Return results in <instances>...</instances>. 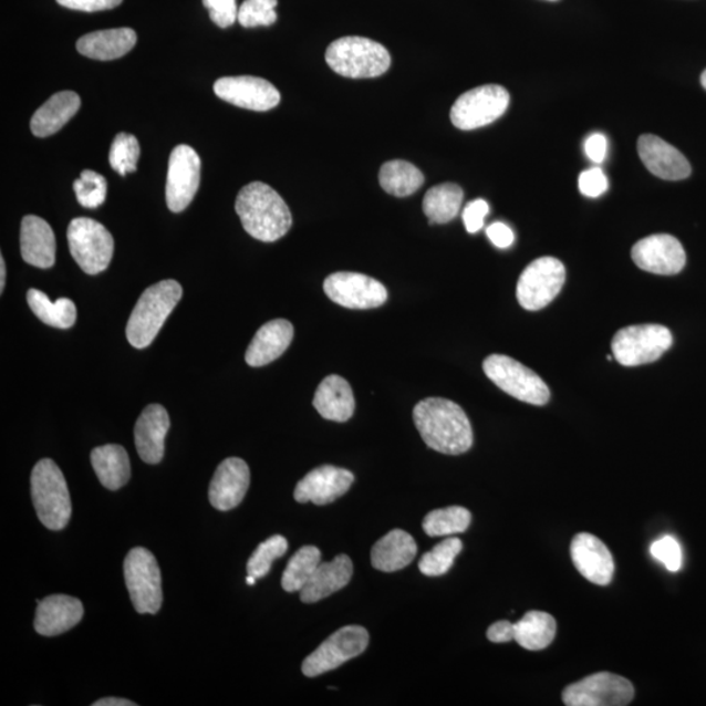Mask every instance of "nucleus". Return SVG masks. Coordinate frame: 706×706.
Masks as SVG:
<instances>
[{"label":"nucleus","mask_w":706,"mask_h":706,"mask_svg":"<svg viewBox=\"0 0 706 706\" xmlns=\"http://www.w3.org/2000/svg\"><path fill=\"white\" fill-rule=\"evenodd\" d=\"M571 557L583 578L595 585L606 586L614 578L615 561L608 546L589 532L573 538Z\"/></svg>","instance_id":"6ab92c4d"},{"label":"nucleus","mask_w":706,"mask_h":706,"mask_svg":"<svg viewBox=\"0 0 706 706\" xmlns=\"http://www.w3.org/2000/svg\"><path fill=\"white\" fill-rule=\"evenodd\" d=\"M204 4L210 11L214 23L220 28H229L239 20L237 0H204Z\"/></svg>","instance_id":"c03bdc74"},{"label":"nucleus","mask_w":706,"mask_h":706,"mask_svg":"<svg viewBox=\"0 0 706 706\" xmlns=\"http://www.w3.org/2000/svg\"><path fill=\"white\" fill-rule=\"evenodd\" d=\"M652 557L664 564L669 572H679L683 564L682 547L674 537L665 536L651 547Z\"/></svg>","instance_id":"37998d69"},{"label":"nucleus","mask_w":706,"mask_h":706,"mask_svg":"<svg viewBox=\"0 0 706 706\" xmlns=\"http://www.w3.org/2000/svg\"><path fill=\"white\" fill-rule=\"evenodd\" d=\"M200 157L196 149L179 144L172 150L165 198L172 212H183L191 204L200 184Z\"/></svg>","instance_id":"4468645a"},{"label":"nucleus","mask_w":706,"mask_h":706,"mask_svg":"<svg viewBox=\"0 0 706 706\" xmlns=\"http://www.w3.org/2000/svg\"><path fill=\"white\" fill-rule=\"evenodd\" d=\"M609 142L606 136L600 133L590 135L585 142V154L589 160L601 164L608 157Z\"/></svg>","instance_id":"09e8293b"},{"label":"nucleus","mask_w":706,"mask_h":706,"mask_svg":"<svg viewBox=\"0 0 706 706\" xmlns=\"http://www.w3.org/2000/svg\"><path fill=\"white\" fill-rule=\"evenodd\" d=\"M68 240L72 258L90 276L110 268L114 251L113 236L101 222L76 218L70 222Z\"/></svg>","instance_id":"6e6552de"},{"label":"nucleus","mask_w":706,"mask_h":706,"mask_svg":"<svg viewBox=\"0 0 706 706\" xmlns=\"http://www.w3.org/2000/svg\"><path fill=\"white\" fill-rule=\"evenodd\" d=\"M417 553L415 539L403 530H393L373 546L372 565L381 572L392 573L413 563Z\"/></svg>","instance_id":"c756f323"},{"label":"nucleus","mask_w":706,"mask_h":706,"mask_svg":"<svg viewBox=\"0 0 706 706\" xmlns=\"http://www.w3.org/2000/svg\"><path fill=\"white\" fill-rule=\"evenodd\" d=\"M367 644H370V633L363 626H343L307 657L302 664V674L308 678H315V676L333 672L345 662L363 654Z\"/></svg>","instance_id":"f8f14e48"},{"label":"nucleus","mask_w":706,"mask_h":706,"mask_svg":"<svg viewBox=\"0 0 706 706\" xmlns=\"http://www.w3.org/2000/svg\"><path fill=\"white\" fill-rule=\"evenodd\" d=\"M464 201V190L456 184H442L425 194L423 211L430 225H446L457 218Z\"/></svg>","instance_id":"473e14b6"},{"label":"nucleus","mask_w":706,"mask_h":706,"mask_svg":"<svg viewBox=\"0 0 706 706\" xmlns=\"http://www.w3.org/2000/svg\"><path fill=\"white\" fill-rule=\"evenodd\" d=\"M353 574L352 560L347 554H338L330 563H321L311 580L300 590L301 601L315 603L347 586Z\"/></svg>","instance_id":"a878e982"},{"label":"nucleus","mask_w":706,"mask_h":706,"mask_svg":"<svg viewBox=\"0 0 706 706\" xmlns=\"http://www.w3.org/2000/svg\"><path fill=\"white\" fill-rule=\"evenodd\" d=\"M250 486L249 466L241 458H227L216 468L210 491L211 506L220 511L239 507Z\"/></svg>","instance_id":"412c9836"},{"label":"nucleus","mask_w":706,"mask_h":706,"mask_svg":"<svg viewBox=\"0 0 706 706\" xmlns=\"http://www.w3.org/2000/svg\"><path fill=\"white\" fill-rule=\"evenodd\" d=\"M169 427V415L163 406L149 405L144 408L134 430L136 450L144 463H162Z\"/></svg>","instance_id":"5701e85b"},{"label":"nucleus","mask_w":706,"mask_h":706,"mask_svg":"<svg viewBox=\"0 0 706 706\" xmlns=\"http://www.w3.org/2000/svg\"><path fill=\"white\" fill-rule=\"evenodd\" d=\"M551 2H552V0H551Z\"/></svg>","instance_id":"4d7b16f0"},{"label":"nucleus","mask_w":706,"mask_h":706,"mask_svg":"<svg viewBox=\"0 0 706 706\" xmlns=\"http://www.w3.org/2000/svg\"><path fill=\"white\" fill-rule=\"evenodd\" d=\"M91 463L101 485L111 491H117L127 485L132 477V466L124 446L115 444L98 446L92 450Z\"/></svg>","instance_id":"7c9ffc66"},{"label":"nucleus","mask_w":706,"mask_h":706,"mask_svg":"<svg viewBox=\"0 0 706 706\" xmlns=\"http://www.w3.org/2000/svg\"><path fill=\"white\" fill-rule=\"evenodd\" d=\"M20 249L28 264L39 269L53 268L56 245L53 229L48 221L39 216H25L21 221Z\"/></svg>","instance_id":"b1692460"},{"label":"nucleus","mask_w":706,"mask_h":706,"mask_svg":"<svg viewBox=\"0 0 706 706\" xmlns=\"http://www.w3.org/2000/svg\"><path fill=\"white\" fill-rule=\"evenodd\" d=\"M565 283V268L559 259L542 257L523 270L517 283V300L526 311L537 312L557 299Z\"/></svg>","instance_id":"9b49d317"},{"label":"nucleus","mask_w":706,"mask_h":706,"mask_svg":"<svg viewBox=\"0 0 706 706\" xmlns=\"http://www.w3.org/2000/svg\"><path fill=\"white\" fill-rule=\"evenodd\" d=\"M557 636V621L543 611H530L515 624V640L526 651H543Z\"/></svg>","instance_id":"2f4dec72"},{"label":"nucleus","mask_w":706,"mask_h":706,"mask_svg":"<svg viewBox=\"0 0 706 706\" xmlns=\"http://www.w3.org/2000/svg\"><path fill=\"white\" fill-rule=\"evenodd\" d=\"M489 212V206L485 199L470 201L465 207L463 218L468 233H477L485 226L486 216Z\"/></svg>","instance_id":"49530a36"},{"label":"nucleus","mask_w":706,"mask_h":706,"mask_svg":"<svg viewBox=\"0 0 706 706\" xmlns=\"http://www.w3.org/2000/svg\"><path fill=\"white\" fill-rule=\"evenodd\" d=\"M31 492L41 523L53 531L66 528L72 513L71 497L66 479L54 460L41 459L34 466Z\"/></svg>","instance_id":"20e7f679"},{"label":"nucleus","mask_w":706,"mask_h":706,"mask_svg":"<svg viewBox=\"0 0 706 706\" xmlns=\"http://www.w3.org/2000/svg\"><path fill=\"white\" fill-rule=\"evenodd\" d=\"M294 330L292 323L287 320H273L257 331L251 341L245 360L250 366H264L283 355L290 347Z\"/></svg>","instance_id":"393cba45"},{"label":"nucleus","mask_w":706,"mask_h":706,"mask_svg":"<svg viewBox=\"0 0 706 706\" xmlns=\"http://www.w3.org/2000/svg\"><path fill=\"white\" fill-rule=\"evenodd\" d=\"M353 480L355 477L345 468L329 465L316 467L298 482L294 500L328 506L347 494Z\"/></svg>","instance_id":"a211bd4d"},{"label":"nucleus","mask_w":706,"mask_h":706,"mask_svg":"<svg viewBox=\"0 0 706 706\" xmlns=\"http://www.w3.org/2000/svg\"><path fill=\"white\" fill-rule=\"evenodd\" d=\"M183 293V287L176 280H163L147 288L129 315L126 329L129 344L135 349L148 347L175 311Z\"/></svg>","instance_id":"7ed1b4c3"},{"label":"nucleus","mask_w":706,"mask_h":706,"mask_svg":"<svg viewBox=\"0 0 706 706\" xmlns=\"http://www.w3.org/2000/svg\"><path fill=\"white\" fill-rule=\"evenodd\" d=\"M313 406L323 419L344 423L355 413V398L347 381L336 374L323 380L316 388Z\"/></svg>","instance_id":"bb28decb"},{"label":"nucleus","mask_w":706,"mask_h":706,"mask_svg":"<svg viewBox=\"0 0 706 706\" xmlns=\"http://www.w3.org/2000/svg\"><path fill=\"white\" fill-rule=\"evenodd\" d=\"M136 33L129 28L106 29L83 35L76 42L77 52L96 61H114L132 52Z\"/></svg>","instance_id":"cd10ccee"},{"label":"nucleus","mask_w":706,"mask_h":706,"mask_svg":"<svg viewBox=\"0 0 706 706\" xmlns=\"http://www.w3.org/2000/svg\"><path fill=\"white\" fill-rule=\"evenodd\" d=\"M82 101L72 91L58 92L33 114L31 129L38 138L54 135L69 124L81 107Z\"/></svg>","instance_id":"c85d7f7f"},{"label":"nucleus","mask_w":706,"mask_h":706,"mask_svg":"<svg viewBox=\"0 0 706 706\" xmlns=\"http://www.w3.org/2000/svg\"><path fill=\"white\" fill-rule=\"evenodd\" d=\"M378 178L382 189L398 198L413 196L424 184L422 170L403 160L387 162L382 165Z\"/></svg>","instance_id":"72a5a7b5"},{"label":"nucleus","mask_w":706,"mask_h":706,"mask_svg":"<svg viewBox=\"0 0 706 706\" xmlns=\"http://www.w3.org/2000/svg\"><path fill=\"white\" fill-rule=\"evenodd\" d=\"M702 84L704 89L706 90V70L703 72V75H702Z\"/></svg>","instance_id":"6e6d98bb"},{"label":"nucleus","mask_w":706,"mask_h":706,"mask_svg":"<svg viewBox=\"0 0 706 706\" xmlns=\"http://www.w3.org/2000/svg\"><path fill=\"white\" fill-rule=\"evenodd\" d=\"M414 422L430 449L449 456L471 449V423L457 403L445 398L424 399L414 408Z\"/></svg>","instance_id":"f257e3e1"},{"label":"nucleus","mask_w":706,"mask_h":706,"mask_svg":"<svg viewBox=\"0 0 706 706\" xmlns=\"http://www.w3.org/2000/svg\"><path fill=\"white\" fill-rule=\"evenodd\" d=\"M79 205L85 208H97L104 204L107 193L105 177L93 170H83L81 178L74 183Z\"/></svg>","instance_id":"a19ab883"},{"label":"nucleus","mask_w":706,"mask_h":706,"mask_svg":"<svg viewBox=\"0 0 706 706\" xmlns=\"http://www.w3.org/2000/svg\"><path fill=\"white\" fill-rule=\"evenodd\" d=\"M278 0H245L239 10L243 28L270 27L278 20Z\"/></svg>","instance_id":"79ce46f5"},{"label":"nucleus","mask_w":706,"mask_h":706,"mask_svg":"<svg viewBox=\"0 0 706 706\" xmlns=\"http://www.w3.org/2000/svg\"><path fill=\"white\" fill-rule=\"evenodd\" d=\"M56 2L70 10L98 12L115 9L122 0H56Z\"/></svg>","instance_id":"de8ad7c7"},{"label":"nucleus","mask_w":706,"mask_h":706,"mask_svg":"<svg viewBox=\"0 0 706 706\" xmlns=\"http://www.w3.org/2000/svg\"><path fill=\"white\" fill-rule=\"evenodd\" d=\"M672 345L673 335L667 328L636 325L619 330L611 349L619 364L638 366L657 362Z\"/></svg>","instance_id":"1a4fd4ad"},{"label":"nucleus","mask_w":706,"mask_h":706,"mask_svg":"<svg viewBox=\"0 0 706 706\" xmlns=\"http://www.w3.org/2000/svg\"><path fill=\"white\" fill-rule=\"evenodd\" d=\"M635 697L629 679L611 673H596L563 691L568 706H624Z\"/></svg>","instance_id":"ddd939ff"},{"label":"nucleus","mask_w":706,"mask_h":706,"mask_svg":"<svg viewBox=\"0 0 706 706\" xmlns=\"http://www.w3.org/2000/svg\"><path fill=\"white\" fill-rule=\"evenodd\" d=\"M488 239L499 249H508L515 242V233L503 222H494L487 228Z\"/></svg>","instance_id":"8fccbe9b"},{"label":"nucleus","mask_w":706,"mask_h":706,"mask_svg":"<svg viewBox=\"0 0 706 706\" xmlns=\"http://www.w3.org/2000/svg\"><path fill=\"white\" fill-rule=\"evenodd\" d=\"M326 62L336 74L366 79L384 75L391 68L392 56L381 43L350 35L331 43L326 50Z\"/></svg>","instance_id":"39448f33"},{"label":"nucleus","mask_w":706,"mask_h":706,"mask_svg":"<svg viewBox=\"0 0 706 706\" xmlns=\"http://www.w3.org/2000/svg\"><path fill=\"white\" fill-rule=\"evenodd\" d=\"M321 564V551L314 546H304L288 561L282 586L288 593L300 592Z\"/></svg>","instance_id":"c9c22d12"},{"label":"nucleus","mask_w":706,"mask_h":706,"mask_svg":"<svg viewBox=\"0 0 706 706\" xmlns=\"http://www.w3.org/2000/svg\"><path fill=\"white\" fill-rule=\"evenodd\" d=\"M509 93L503 86L488 84L464 93L450 111L451 124L464 132L494 124L507 112Z\"/></svg>","instance_id":"9d476101"},{"label":"nucleus","mask_w":706,"mask_h":706,"mask_svg":"<svg viewBox=\"0 0 706 706\" xmlns=\"http://www.w3.org/2000/svg\"><path fill=\"white\" fill-rule=\"evenodd\" d=\"M463 540L459 538H448L434 547V550L423 554L419 561V569L428 578H438L450 571L454 560L463 551Z\"/></svg>","instance_id":"4c0bfd02"},{"label":"nucleus","mask_w":706,"mask_h":706,"mask_svg":"<svg viewBox=\"0 0 706 706\" xmlns=\"http://www.w3.org/2000/svg\"><path fill=\"white\" fill-rule=\"evenodd\" d=\"M482 371L502 392L529 405L544 406L551 398L549 386L517 360L506 355H491L482 363Z\"/></svg>","instance_id":"423d86ee"},{"label":"nucleus","mask_w":706,"mask_h":706,"mask_svg":"<svg viewBox=\"0 0 706 706\" xmlns=\"http://www.w3.org/2000/svg\"><path fill=\"white\" fill-rule=\"evenodd\" d=\"M136 704L126 698L120 697H105L100 698L96 703H93L92 706H135Z\"/></svg>","instance_id":"603ef678"},{"label":"nucleus","mask_w":706,"mask_h":706,"mask_svg":"<svg viewBox=\"0 0 706 706\" xmlns=\"http://www.w3.org/2000/svg\"><path fill=\"white\" fill-rule=\"evenodd\" d=\"M34 630L41 636L54 637L74 629L82 622L83 603L77 598L54 594L38 601Z\"/></svg>","instance_id":"4be33fe9"},{"label":"nucleus","mask_w":706,"mask_h":706,"mask_svg":"<svg viewBox=\"0 0 706 706\" xmlns=\"http://www.w3.org/2000/svg\"><path fill=\"white\" fill-rule=\"evenodd\" d=\"M236 212L243 229L259 241H278L292 227V215L284 199L263 183L242 187L236 199Z\"/></svg>","instance_id":"f03ea898"},{"label":"nucleus","mask_w":706,"mask_h":706,"mask_svg":"<svg viewBox=\"0 0 706 706\" xmlns=\"http://www.w3.org/2000/svg\"><path fill=\"white\" fill-rule=\"evenodd\" d=\"M637 268L657 276H676L686 266L687 256L679 240L669 235H653L632 249Z\"/></svg>","instance_id":"f3484780"},{"label":"nucleus","mask_w":706,"mask_h":706,"mask_svg":"<svg viewBox=\"0 0 706 706\" xmlns=\"http://www.w3.org/2000/svg\"><path fill=\"white\" fill-rule=\"evenodd\" d=\"M287 550L288 542L282 536H273L264 540L248 561V574L257 580L263 579L270 573L273 560L283 558Z\"/></svg>","instance_id":"58836bf2"},{"label":"nucleus","mask_w":706,"mask_h":706,"mask_svg":"<svg viewBox=\"0 0 706 706\" xmlns=\"http://www.w3.org/2000/svg\"><path fill=\"white\" fill-rule=\"evenodd\" d=\"M139 156V142L134 135L121 133L115 136L110 153V163L115 172L124 177L135 172Z\"/></svg>","instance_id":"ea45409f"},{"label":"nucleus","mask_w":706,"mask_h":706,"mask_svg":"<svg viewBox=\"0 0 706 706\" xmlns=\"http://www.w3.org/2000/svg\"><path fill=\"white\" fill-rule=\"evenodd\" d=\"M487 637L495 644L509 643L515 640V624L508 621L497 622L489 626Z\"/></svg>","instance_id":"3c124183"},{"label":"nucleus","mask_w":706,"mask_h":706,"mask_svg":"<svg viewBox=\"0 0 706 706\" xmlns=\"http://www.w3.org/2000/svg\"><path fill=\"white\" fill-rule=\"evenodd\" d=\"M580 191L589 198H598L609 190V179L601 168H590L581 173Z\"/></svg>","instance_id":"a18cd8bd"},{"label":"nucleus","mask_w":706,"mask_h":706,"mask_svg":"<svg viewBox=\"0 0 706 706\" xmlns=\"http://www.w3.org/2000/svg\"><path fill=\"white\" fill-rule=\"evenodd\" d=\"M470 523V511L463 507H449L425 516L423 530L429 537H450L465 532Z\"/></svg>","instance_id":"e433bc0d"},{"label":"nucleus","mask_w":706,"mask_h":706,"mask_svg":"<svg viewBox=\"0 0 706 706\" xmlns=\"http://www.w3.org/2000/svg\"><path fill=\"white\" fill-rule=\"evenodd\" d=\"M637 149L646 169L655 177L666 181H681L688 178L693 172L687 157L660 136L641 135Z\"/></svg>","instance_id":"aec40b11"},{"label":"nucleus","mask_w":706,"mask_h":706,"mask_svg":"<svg viewBox=\"0 0 706 706\" xmlns=\"http://www.w3.org/2000/svg\"><path fill=\"white\" fill-rule=\"evenodd\" d=\"M27 301L38 319L49 326L70 329L76 322V307L70 299L62 298L52 301L40 290H29Z\"/></svg>","instance_id":"f704fd0d"},{"label":"nucleus","mask_w":706,"mask_h":706,"mask_svg":"<svg viewBox=\"0 0 706 706\" xmlns=\"http://www.w3.org/2000/svg\"><path fill=\"white\" fill-rule=\"evenodd\" d=\"M256 582H257V579L253 578V575L248 574V578H247L248 585L253 586Z\"/></svg>","instance_id":"5fc2aeb1"},{"label":"nucleus","mask_w":706,"mask_h":706,"mask_svg":"<svg viewBox=\"0 0 706 706\" xmlns=\"http://www.w3.org/2000/svg\"><path fill=\"white\" fill-rule=\"evenodd\" d=\"M323 291L335 304L349 309H374L387 300L384 284L357 272L333 273L323 283Z\"/></svg>","instance_id":"2eb2a0df"},{"label":"nucleus","mask_w":706,"mask_h":706,"mask_svg":"<svg viewBox=\"0 0 706 706\" xmlns=\"http://www.w3.org/2000/svg\"><path fill=\"white\" fill-rule=\"evenodd\" d=\"M6 285V262L3 256H0V293L3 292Z\"/></svg>","instance_id":"864d4df0"},{"label":"nucleus","mask_w":706,"mask_h":706,"mask_svg":"<svg viewBox=\"0 0 706 706\" xmlns=\"http://www.w3.org/2000/svg\"><path fill=\"white\" fill-rule=\"evenodd\" d=\"M126 586L136 612L157 614L163 604L160 567L153 552L136 547L127 553L124 563Z\"/></svg>","instance_id":"0eeeda50"},{"label":"nucleus","mask_w":706,"mask_h":706,"mask_svg":"<svg viewBox=\"0 0 706 706\" xmlns=\"http://www.w3.org/2000/svg\"><path fill=\"white\" fill-rule=\"evenodd\" d=\"M216 96L255 112H268L280 103V93L270 82L256 76H227L214 85Z\"/></svg>","instance_id":"dca6fc26"}]
</instances>
